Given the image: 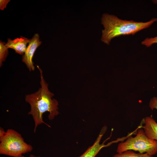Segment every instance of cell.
Wrapping results in <instances>:
<instances>
[{
	"instance_id": "obj_1",
	"label": "cell",
	"mask_w": 157,
	"mask_h": 157,
	"mask_svg": "<svg viewBox=\"0 0 157 157\" xmlns=\"http://www.w3.org/2000/svg\"><path fill=\"white\" fill-rule=\"evenodd\" d=\"M37 67L40 74V87L34 93L26 94L25 97V102L31 106L30 110L28 114L31 115L34 120V133L38 126L41 124H44L50 127L43 120L42 116L44 113H49L48 117L51 120L54 119L59 113L58 102L53 98L54 94L49 90L48 84L44 79L42 69L39 66Z\"/></svg>"
},
{
	"instance_id": "obj_2",
	"label": "cell",
	"mask_w": 157,
	"mask_h": 157,
	"mask_svg": "<svg viewBox=\"0 0 157 157\" xmlns=\"http://www.w3.org/2000/svg\"><path fill=\"white\" fill-rule=\"evenodd\" d=\"M101 24L104 29L101 38L104 43L109 45L111 40L122 35H134L137 32L150 26L157 21V18H153L146 22L122 20L114 15L104 14Z\"/></svg>"
},
{
	"instance_id": "obj_3",
	"label": "cell",
	"mask_w": 157,
	"mask_h": 157,
	"mask_svg": "<svg viewBox=\"0 0 157 157\" xmlns=\"http://www.w3.org/2000/svg\"><path fill=\"white\" fill-rule=\"evenodd\" d=\"M0 154L16 157L31 151L33 147L26 142L21 134L8 129L0 140Z\"/></svg>"
},
{
	"instance_id": "obj_4",
	"label": "cell",
	"mask_w": 157,
	"mask_h": 157,
	"mask_svg": "<svg viewBox=\"0 0 157 157\" xmlns=\"http://www.w3.org/2000/svg\"><path fill=\"white\" fill-rule=\"evenodd\" d=\"M129 150L138 151L141 154L147 153L152 156L157 153V141L149 138L143 129H140L135 136H129L125 142L119 143L117 152L121 153Z\"/></svg>"
},
{
	"instance_id": "obj_5",
	"label": "cell",
	"mask_w": 157,
	"mask_h": 157,
	"mask_svg": "<svg viewBox=\"0 0 157 157\" xmlns=\"http://www.w3.org/2000/svg\"><path fill=\"white\" fill-rule=\"evenodd\" d=\"M38 34H35L32 38L22 57V61L26 65L30 72L34 71L35 67L32 61L36 49L41 44Z\"/></svg>"
},
{
	"instance_id": "obj_6",
	"label": "cell",
	"mask_w": 157,
	"mask_h": 157,
	"mask_svg": "<svg viewBox=\"0 0 157 157\" xmlns=\"http://www.w3.org/2000/svg\"><path fill=\"white\" fill-rule=\"evenodd\" d=\"M107 127L104 126L101 129L99 135L93 144L90 147L87 149L79 157H95L100 151L103 148L108 146L112 142L105 144V141L100 144L101 139L103 135L106 132Z\"/></svg>"
},
{
	"instance_id": "obj_7",
	"label": "cell",
	"mask_w": 157,
	"mask_h": 157,
	"mask_svg": "<svg viewBox=\"0 0 157 157\" xmlns=\"http://www.w3.org/2000/svg\"><path fill=\"white\" fill-rule=\"evenodd\" d=\"M31 39L21 36L20 38H17L13 40L8 38V41L6 43V46L8 48L13 49L15 53L21 55H23L25 52L26 46L30 42Z\"/></svg>"
},
{
	"instance_id": "obj_8",
	"label": "cell",
	"mask_w": 157,
	"mask_h": 157,
	"mask_svg": "<svg viewBox=\"0 0 157 157\" xmlns=\"http://www.w3.org/2000/svg\"><path fill=\"white\" fill-rule=\"evenodd\" d=\"M143 129L149 138L157 141V123L151 117H147L143 119Z\"/></svg>"
},
{
	"instance_id": "obj_9",
	"label": "cell",
	"mask_w": 157,
	"mask_h": 157,
	"mask_svg": "<svg viewBox=\"0 0 157 157\" xmlns=\"http://www.w3.org/2000/svg\"><path fill=\"white\" fill-rule=\"evenodd\" d=\"M113 157H153L149 154L145 153H137L131 150H127L121 153H118Z\"/></svg>"
},
{
	"instance_id": "obj_10",
	"label": "cell",
	"mask_w": 157,
	"mask_h": 157,
	"mask_svg": "<svg viewBox=\"0 0 157 157\" xmlns=\"http://www.w3.org/2000/svg\"><path fill=\"white\" fill-rule=\"evenodd\" d=\"M6 43L0 40V66L3 65V63L8 54V48L6 46Z\"/></svg>"
},
{
	"instance_id": "obj_11",
	"label": "cell",
	"mask_w": 157,
	"mask_h": 157,
	"mask_svg": "<svg viewBox=\"0 0 157 157\" xmlns=\"http://www.w3.org/2000/svg\"><path fill=\"white\" fill-rule=\"evenodd\" d=\"M156 43H157V36L153 38H147L141 42L142 44L147 47H150Z\"/></svg>"
},
{
	"instance_id": "obj_12",
	"label": "cell",
	"mask_w": 157,
	"mask_h": 157,
	"mask_svg": "<svg viewBox=\"0 0 157 157\" xmlns=\"http://www.w3.org/2000/svg\"><path fill=\"white\" fill-rule=\"evenodd\" d=\"M149 105L151 110L154 109L157 110V97H154L151 99Z\"/></svg>"
},
{
	"instance_id": "obj_13",
	"label": "cell",
	"mask_w": 157,
	"mask_h": 157,
	"mask_svg": "<svg viewBox=\"0 0 157 157\" xmlns=\"http://www.w3.org/2000/svg\"><path fill=\"white\" fill-rule=\"evenodd\" d=\"M10 0H0V9L3 10L6 8L8 3L10 2Z\"/></svg>"
},
{
	"instance_id": "obj_14",
	"label": "cell",
	"mask_w": 157,
	"mask_h": 157,
	"mask_svg": "<svg viewBox=\"0 0 157 157\" xmlns=\"http://www.w3.org/2000/svg\"><path fill=\"white\" fill-rule=\"evenodd\" d=\"M6 132L4 131V129L0 127V140L4 136Z\"/></svg>"
},
{
	"instance_id": "obj_15",
	"label": "cell",
	"mask_w": 157,
	"mask_h": 157,
	"mask_svg": "<svg viewBox=\"0 0 157 157\" xmlns=\"http://www.w3.org/2000/svg\"><path fill=\"white\" fill-rule=\"evenodd\" d=\"M40 157V156H36L35 155L33 154H31L30 155L28 156V157H26L25 156L23 155L20 156H19L18 157Z\"/></svg>"
},
{
	"instance_id": "obj_16",
	"label": "cell",
	"mask_w": 157,
	"mask_h": 157,
	"mask_svg": "<svg viewBox=\"0 0 157 157\" xmlns=\"http://www.w3.org/2000/svg\"><path fill=\"white\" fill-rule=\"evenodd\" d=\"M153 2L154 3L157 4V0H154Z\"/></svg>"
}]
</instances>
